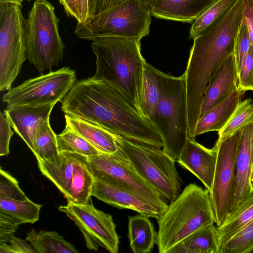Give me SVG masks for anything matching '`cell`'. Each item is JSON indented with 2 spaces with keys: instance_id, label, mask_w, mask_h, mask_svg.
Segmentation results:
<instances>
[{
  "instance_id": "obj_1",
  "label": "cell",
  "mask_w": 253,
  "mask_h": 253,
  "mask_svg": "<svg viewBox=\"0 0 253 253\" xmlns=\"http://www.w3.org/2000/svg\"><path fill=\"white\" fill-rule=\"evenodd\" d=\"M60 102L65 114L128 139H138L146 126L147 120L120 93L92 77L77 81Z\"/></svg>"
},
{
  "instance_id": "obj_2",
  "label": "cell",
  "mask_w": 253,
  "mask_h": 253,
  "mask_svg": "<svg viewBox=\"0 0 253 253\" xmlns=\"http://www.w3.org/2000/svg\"><path fill=\"white\" fill-rule=\"evenodd\" d=\"M140 41L104 37L93 40L91 44L96 56V71L92 77L110 85L139 113V87L146 62L141 54Z\"/></svg>"
},
{
  "instance_id": "obj_3",
  "label": "cell",
  "mask_w": 253,
  "mask_h": 253,
  "mask_svg": "<svg viewBox=\"0 0 253 253\" xmlns=\"http://www.w3.org/2000/svg\"><path fill=\"white\" fill-rule=\"evenodd\" d=\"M156 243L160 253H168L178 243L214 221L210 191L195 183L187 185L157 219Z\"/></svg>"
},
{
  "instance_id": "obj_4",
  "label": "cell",
  "mask_w": 253,
  "mask_h": 253,
  "mask_svg": "<svg viewBox=\"0 0 253 253\" xmlns=\"http://www.w3.org/2000/svg\"><path fill=\"white\" fill-rule=\"evenodd\" d=\"M161 82L160 98L149 121L161 137L163 150L177 161L189 138L185 75L162 72Z\"/></svg>"
},
{
  "instance_id": "obj_5",
  "label": "cell",
  "mask_w": 253,
  "mask_h": 253,
  "mask_svg": "<svg viewBox=\"0 0 253 253\" xmlns=\"http://www.w3.org/2000/svg\"><path fill=\"white\" fill-rule=\"evenodd\" d=\"M24 28L27 59L40 73L51 71L62 60L65 48L54 6L47 0H35Z\"/></svg>"
},
{
  "instance_id": "obj_6",
  "label": "cell",
  "mask_w": 253,
  "mask_h": 253,
  "mask_svg": "<svg viewBox=\"0 0 253 253\" xmlns=\"http://www.w3.org/2000/svg\"><path fill=\"white\" fill-rule=\"evenodd\" d=\"M151 16L149 6L142 0H126L102 14L78 22L75 34L92 41L104 37L141 40L150 33Z\"/></svg>"
},
{
  "instance_id": "obj_7",
  "label": "cell",
  "mask_w": 253,
  "mask_h": 253,
  "mask_svg": "<svg viewBox=\"0 0 253 253\" xmlns=\"http://www.w3.org/2000/svg\"><path fill=\"white\" fill-rule=\"evenodd\" d=\"M116 138L119 149L166 202L170 203L178 197L183 182L171 157L161 148L117 134Z\"/></svg>"
},
{
  "instance_id": "obj_8",
  "label": "cell",
  "mask_w": 253,
  "mask_h": 253,
  "mask_svg": "<svg viewBox=\"0 0 253 253\" xmlns=\"http://www.w3.org/2000/svg\"><path fill=\"white\" fill-rule=\"evenodd\" d=\"M42 174L61 192L68 203H89L94 177L87 162V157L68 151L45 161H38Z\"/></svg>"
},
{
  "instance_id": "obj_9",
  "label": "cell",
  "mask_w": 253,
  "mask_h": 253,
  "mask_svg": "<svg viewBox=\"0 0 253 253\" xmlns=\"http://www.w3.org/2000/svg\"><path fill=\"white\" fill-rule=\"evenodd\" d=\"M21 3L0 1V90L7 91L27 59Z\"/></svg>"
},
{
  "instance_id": "obj_10",
  "label": "cell",
  "mask_w": 253,
  "mask_h": 253,
  "mask_svg": "<svg viewBox=\"0 0 253 253\" xmlns=\"http://www.w3.org/2000/svg\"><path fill=\"white\" fill-rule=\"evenodd\" d=\"M87 162L94 179L131 191L167 210V203L119 149L112 154L87 157Z\"/></svg>"
},
{
  "instance_id": "obj_11",
  "label": "cell",
  "mask_w": 253,
  "mask_h": 253,
  "mask_svg": "<svg viewBox=\"0 0 253 253\" xmlns=\"http://www.w3.org/2000/svg\"><path fill=\"white\" fill-rule=\"evenodd\" d=\"M241 128L228 136L218 137L214 146L216 161L213 182L209 191L217 227L224 221L234 204L235 165Z\"/></svg>"
},
{
  "instance_id": "obj_12",
  "label": "cell",
  "mask_w": 253,
  "mask_h": 253,
  "mask_svg": "<svg viewBox=\"0 0 253 253\" xmlns=\"http://www.w3.org/2000/svg\"><path fill=\"white\" fill-rule=\"evenodd\" d=\"M76 81L75 70L62 67L25 81L8 90L2 100L8 106L56 104Z\"/></svg>"
},
{
  "instance_id": "obj_13",
  "label": "cell",
  "mask_w": 253,
  "mask_h": 253,
  "mask_svg": "<svg viewBox=\"0 0 253 253\" xmlns=\"http://www.w3.org/2000/svg\"><path fill=\"white\" fill-rule=\"evenodd\" d=\"M71 219L83 234L86 248L97 251L99 247L111 253L119 251V238L112 216L93 204L68 203L58 208Z\"/></svg>"
},
{
  "instance_id": "obj_14",
  "label": "cell",
  "mask_w": 253,
  "mask_h": 253,
  "mask_svg": "<svg viewBox=\"0 0 253 253\" xmlns=\"http://www.w3.org/2000/svg\"><path fill=\"white\" fill-rule=\"evenodd\" d=\"M91 195L119 209H129L140 214L159 219L166 210L131 191L94 179Z\"/></svg>"
},
{
  "instance_id": "obj_15",
  "label": "cell",
  "mask_w": 253,
  "mask_h": 253,
  "mask_svg": "<svg viewBox=\"0 0 253 253\" xmlns=\"http://www.w3.org/2000/svg\"><path fill=\"white\" fill-rule=\"evenodd\" d=\"M55 104L7 106L4 110L11 127L32 152L36 135L42 124L49 120Z\"/></svg>"
},
{
  "instance_id": "obj_16",
  "label": "cell",
  "mask_w": 253,
  "mask_h": 253,
  "mask_svg": "<svg viewBox=\"0 0 253 253\" xmlns=\"http://www.w3.org/2000/svg\"><path fill=\"white\" fill-rule=\"evenodd\" d=\"M253 164V122H251L241 128L235 165L234 204L229 213L237 208L253 191L250 182Z\"/></svg>"
},
{
  "instance_id": "obj_17",
  "label": "cell",
  "mask_w": 253,
  "mask_h": 253,
  "mask_svg": "<svg viewBox=\"0 0 253 253\" xmlns=\"http://www.w3.org/2000/svg\"><path fill=\"white\" fill-rule=\"evenodd\" d=\"M238 73L233 53L211 75L204 95L200 117L229 96L238 87Z\"/></svg>"
},
{
  "instance_id": "obj_18",
  "label": "cell",
  "mask_w": 253,
  "mask_h": 253,
  "mask_svg": "<svg viewBox=\"0 0 253 253\" xmlns=\"http://www.w3.org/2000/svg\"><path fill=\"white\" fill-rule=\"evenodd\" d=\"M216 152L214 146L207 148L189 138L177 162L188 170L211 190L214 174Z\"/></svg>"
},
{
  "instance_id": "obj_19",
  "label": "cell",
  "mask_w": 253,
  "mask_h": 253,
  "mask_svg": "<svg viewBox=\"0 0 253 253\" xmlns=\"http://www.w3.org/2000/svg\"><path fill=\"white\" fill-rule=\"evenodd\" d=\"M219 0H153L149 4L152 16L182 23H193Z\"/></svg>"
},
{
  "instance_id": "obj_20",
  "label": "cell",
  "mask_w": 253,
  "mask_h": 253,
  "mask_svg": "<svg viewBox=\"0 0 253 253\" xmlns=\"http://www.w3.org/2000/svg\"><path fill=\"white\" fill-rule=\"evenodd\" d=\"M244 93L237 87L226 99L201 116L197 123L195 136L210 131H220L242 101Z\"/></svg>"
},
{
  "instance_id": "obj_21",
  "label": "cell",
  "mask_w": 253,
  "mask_h": 253,
  "mask_svg": "<svg viewBox=\"0 0 253 253\" xmlns=\"http://www.w3.org/2000/svg\"><path fill=\"white\" fill-rule=\"evenodd\" d=\"M66 124L94 146L99 153L112 154L118 146L116 134L91 123L65 114Z\"/></svg>"
},
{
  "instance_id": "obj_22",
  "label": "cell",
  "mask_w": 253,
  "mask_h": 253,
  "mask_svg": "<svg viewBox=\"0 0 253 253\" xmlns=\"http://www.w3.org/2000/svg\"><path fill=\"white\" fill-rule=\"evenodd\" d=\"M161 73L146 62L143 65L139 92V108L141 115L149 121L161 94Z\"/></svg>"
},
{
  "instance_id": "obj_23",
  "label": "cell",
  "mask_w": 253,
  "mask_h": 253,
  "mask_svg": "<svg viewBox=\"0 0 253 253\" xmlns=\"http://www.w3.org/2000/svg\"><path fill=\"white\" fill-rule=\"evenodd\" d=\"M156 238L157 233L148 217L140 214L128 217V239L134 253H151Z\"/></svg>"
},
{
  "instance_id": "obj_24",
  "label": "cell",
  "mask_w": 253,
  "mask_h": 253,
  "mask_svg": "<svg viewBox=\"0 0 253 253\" xmlns=\"http://www.w3.org/2000/svg\"><path fill=\"white\" fill-rule=\"evenodd\" d=\"M253 219V191L233 211L228 214L221 225L216 227L219 251L240 229Z\"/></svg>"
},
{
  "instance_id": "obj_25",
  "label": "cell",
  "mask_w": 253,
  "mask_h": 253,
  "mask_svg": "<svg viewBox=\"0 0 253 253\" xmlns=\"http://www.w3.org/2000/svg\"><path fill=\"white\" fill-rule=\"evenodd\" d=\"M168 253H219L214 224L189 235L172 247Z\"/></svg>"
},
{
  "instance_id": "obj_26",
  "label": "cell",
  "mask_w": 253,
  "mask_h": 253,
  "mask_svg": "<svg viewBox=\"0 0 253 253\" xmlns=\"http://www.w3.org/2000/svg\"><path fill=\"white\" fill-rule=\"evenodd\" d=\"M26 240L38 253H78L79 251L63 237L54 231L32 229Z\"/></svg>"
},
{
  "instance_id": "obj_27",
  "label": "cell",
  "mask_w": 253,
  "mask_h": 253,
  "mask_svg": "<svg viewBox=\"0 0 253 253\" xmlns=\"http://www.w3.org/2000/svg\"><path fill=\"white\" fill-rule=\"evenodd\" d=\"M238 0H219L201 14L193 23L190 37L193 40L208 32L219 23Z\"/></svg>"
},
{
  "instance_id": "obj_28",
  "label": "cell",
  "mask_w": 253,
  "mask_h": 253,
  "mask_svg": "<svg viewBox=\"0 0 253 253\" xmlns=\"http://www.w3.org/2000/svg\"><path fill=\"white\" fill-rule=\"evenodd\" d=\"M41 207L42 205L28 198L23 201L0 198V213L16 218L23 223H34L37 221Z\"/></svg>"
},
{
  "instance_id": "obj_29",
  "label": "cell",
  "mask_w": 253,
  "mask_h": 253,
  "mask_svg": "<svg viewBox=\"0 0 253 253\" xmlns=\"http://www.w3.org/2000/svg\"><path fill=\"white\" fill-rule=\"evenodd\" d=\"M57 148L59 152L77 153L86 157L98 154L99 151L67 124L64 130L57 135Z\"/></svg>"
},
{
  "instance_id": "obj_30",
  "label": "cell",
  "mask_w": 253,
  "mask_h": 253,
  "mask_svg": "<svg viewBox=\"0 0 253 253\" xmlns=\"http://www.w3.org/2000/svg\"><path fill=\"white\" fill-rule=\"evenodd\" d=\"M57 135L52 129L49 120L39 129L34 143V151L38 161H45L57 156Z\"/></svg>"
},
{
  "instance_id": "obj_31",
  "label": "cell",
  "mask_w": 253,
  "mask_h": 253,
  "mask_svg": "<svg viewBox=\"0 0 253 253\" xmlns=\"http://www.w3.org/2000/svg\"><path fill=\"white\" fill-rule=\"evenodd\" d=\"M251 122H253V101L247 98L242 100L227 123L218 131V137L228 136Z\"/></svg>"
},
{
  "instance_id": "obj_32",
  "label": "cell",
  "mask_w": 253,
  "mask_h": 253,
  "mask_svg": "<svg viewBox=\"0 0 253 253\" xmlns=\"http://www.w3.org/2000/svg\"><path fill=\"white\" fill-rule=\"evenodd\" d=\"M253 251V219L237 232L219 253H249Z\"/></svg>"
},
{
  "instance_id": "obj_33",
  "label": "cell",
  "mask_w": 253,
  "mask_h": 253,
  "mask_svg": "<svg viewBox=\"0 0 253 253\" xmlns=\"http://www.w3.org/2000/svg\"><path fill=\"white\" fill-rule=\"evenodd\" d=\"M0 198L23 201L28 197L20 188L17 180L0 169Z\"/></svg>"
},
{
  "instance_id": "obj_34",
  "label": "cell",
  "mask_w": 253,
  "mask_h": 253,
  "mask_svg": "<svg viewBox=\"0 0 253 253\" xmlns=\"http://www.w3.org/2000/svg\"><path fill=\"white\" fill-rule=\"evenodd\" d=\"M252 45L248 28L245 20L243 18L236 38L233 52L238 73L241 64Z\"/></svg>"
},
{
  "instance_id": "obj_35",
  "label": "cell",
  "mask_w": 253,
  "mask_h": 253,
  "mask_svg": "<svg viewBox=\"0 0 253 253\" xmlns=\"http://www.w3.org/2000/svg\"><path fill=\"white\" fill-rule=\"evenodd\" d=\"M238 88L244 92L253 91V45H252L238 72Z\"/></svg>"
},
{
  "instance_id": "obj_36",
  "label": "cell",
  "mask_w": 253,
  "mask_h": 253,
  "mask_svg": "<svg viewBox=\"0 0 253 253\" xmlns=\"http://www.w3.org/2000/svg\"><path fill=\"white\" fill-rule=\"evenodd\" d=\"M22 222L16 218L0 213V245L6 244L13 237Z\"/></svg>"
},
{
  "instance_id": "obj_37",
  "label": "cell",
  "mask_w": 253,
  "mask_h": 253,
  "mask_svg": "<svg viewBox=\"0 0 253 253\" xmlns=\"http://www.w3.org/2000/svg\"><path fill=\"white\" fill-rule=\"evenodd\" d=\"M37 251L26 240L13 237L6 244L0 245V253H35Z\"/></svg>"
},
{
  "instance_id": "obj_38",
  "label": "cell",
  "mask_w": 253,
  "mask_h": 253,
  "mask_svg": "<svg viewBox=\"0 0 253 253\" xmlns=\"http://www.w3.org/2000/svg\"><path fill=\"white\" fill-rule=\"evenodd\" d=\"M13 135L11 126L2 112L0 113V155H7L9 153V142Z\"/></svg>"
},
{
  "instance_id": "obj_39",
  "label": "cell",
  "mask_w": 253,
  "mask_h": 253,
  "mask_svg": "<svg viewBox=\"0 0 253 253\" xmlns=\"http://www.w3.org/2000/svg\"><path fill=\"white\" fill-rule=\"evenodd\" d=\"M126 0H95L93 7L88 14V18L102 14Z\"/></svg>"
},
{
  "instance_id": "obj_40",
  "label": "cell",
  "mask_w": 253,
  "mask_h": 253,
  "mask_svg": "<svg viewBox=\"0 0 253 253\" xmlns=\"http://www.w3.org/2000/svg\"><path fill=\"white\" fill-rule=\"evenodd\" d=\"M243 16L253 45V0H243Z\"/></svg>"
},
{
  "instance_id": "obj_41",
  "label": "cell",
  "mask_w": 253,
  "mask_h": 253,
  "mask_svg": "<svg viewBox=\"0 0 253 253\" xmlns=\"http://www.w3.org/2000/svg\"><path fill=\"white\" fill-rule=\"evenodd\" d=\"M63 6L67 15L78 20L76 0H59Z\"/></svg>"
},
{
  "instance_id": "obj_42",
  "label": "cell",
  "mask_w": 253,
  "mask_h": 253,
  "mask_svg": "<svg viewBox=\"0 0 253 253\" xmlns=\"http://www.w3.org/2000/svg\"><path fill=\"white\" fill-rule=\"evenodd\" d=\"M78 14V22H84L88 18V0H76Z\"/></svg>"
},
{
  "instance_id": "obj_43",
  "label": "cell",
  "mask_w": 253,
  "mask_h": 253,
  "mask_svg": "<svg viewBox=\"0 0 253 253\" xmlns=\"http://www.w3.org/2000/svg\"><path fill=\"white\" fill-rule=\"evenodd\" d=\"M95 0H88V13L92 10L94 4Z\"/></svg>"
},
{
  "instance_id": "obj_44",
  "label": "cell",
  "mask_w": 253,
  "mask_h": 253,
  "mask_svg": "<svg viewBox=\"0 0 253 253\" xmlns=\"http://www.w3.org/2000/svg\"><path fill=\"white\" fill-rule=\"evenodd\" d=\"M250 182L252 189L253 190V164L251 169Z\"/></svg>"
},
{
  "instance_id": "obj_45",
  "label": "cell",
  "mask_w": 253,
  "mask_h": 253,
  "mask_svg": "<svg viewBox=\"0 0 253 253\" xmlns=\"http://www.w3.org/2000/svg\"><path fill=\"white\" fill-rule=\"evenodd\" d=\"M23 0H0V1H13V2H16L18 3H21ZM28 1H30L31 0H27Z\"/></svg>"
},
{
  "instance_id": "obj_46",
  "label": "cell",
  "mask_w": 253,
  "mask_h": 253,
  "mask_svg": "<svg viewBox=\"0 0 253 253\" xmlns=\"http://www.w3.org/2000/svg\"><path fill=\"white\" fill-rule=\"evenodd\" d=\"M144 2L147 4L148 5L150 4L153 0H142Z\"/></svg>"
}]
</instances>
